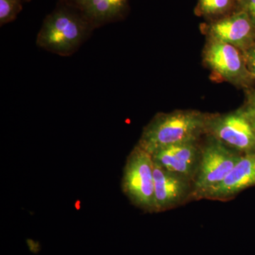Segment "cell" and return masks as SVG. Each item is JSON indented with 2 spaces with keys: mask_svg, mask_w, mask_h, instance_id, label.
<instances>
[{
  "mask_svg": "<svg viewBox=\"0 0 255 255\" xmlns=\"http://www.w3.org/2000/svg\"><path fill=\"white\" fill-rule=\"evenodd\" d=\"M209 119L193 110L157 114L144 128L137 145L152 155L169 146L196 142L208 130Z\"/></svg>",
  "mask_w": 255,
  "mask_h": 255,
  "instance_id": "obj_1",
  "label": "cell"
},
{
  "mask_svg": "<svg viewBox=\"0 0 255 255\" xmlns=\"http://www.w3.org/2000/svg\"><path fill=\"white\" fill-rule=\"evenodd\" d=\"M95 30L77 10L58 1L47 15L36 38L37 46L61 56L73 55Z\"/></svg>",
  "mask_w": 255,
  "mask_h": 255,
  "instance_id": "obj_2",
  "label": "cell"
},
{
  "mask_svg": "<svg viewBox=\"0 0 255 255\" xmlns=\"http://www.w3.org/2000/svg\"><path fill=\"white\" fill-rule=\"evenodd\" d=\"M122 189L134 205L150 212L155 211L153 159L139 145L128 157Z\"/></svg>",
  "mask_w": 255,
  "mask_h": 255,
  "instance_id": "obj_3",
  "label": "cell"
},
{
  "mask_svg": "<svg viewBox=\"0 0 255 255\" xmlns=\"http://www.w3.org/2000/svg\"><path fill=\"white\" fill-rule=\"evenodd\" d=\"M241 157L217 139L209 142L201 154L194 182V195L204 197L208 191L221 184Z\"/></svg>",
  "mask_w": 255,
  "mask_h": 255,
  "instance_id": "obj_4",
  "label": "cell"
},
{
  "mask_svg": "<svg viewBox=\"0 0 255 255\" xmlns=\"http://www.w3.org/2000/svg\"><path fill=\"white\" fill-rule=\"evenodd\" d=\"M208 130L229 147L247 153L255 152V132L245 111L210 118Z\"/></svg>",
  "mask_w": 255,
  "mask_h": 255,
  "instance_id": "obj_5",
  "label": "cell"
},
{
  "mask_svg": "<svg viewBox=\"0 0 255 255\" xmlns=\"http://www.w3.org/2000/svg\"><path fill=\"white\" fill-rule=\"evenodd\" d=\"M207 66L220 78L233 84L246 81L250 74L237 47L211 39L204 52Z\"/></svg>",
  "mask_w": 255,
  "mask_h": 255,
  "instance_id": "obj_6",
  "label": "cell"
},
{
  "mask_svg": "<svg viewBox=\"0 0 255 255\" xmlns=\"http://www.w3.org/2000/svg\"><path fill=\"white\" fill-rule=\"evenodd\" d=\"M203 29L211 39L244 48L254 36L255 27L243 10L203 25Z\"/></svg>",
  "mask_w": 255,
  "mask_h": 255,
  "instance_id": "obj_7",
  "label": "cell"
},
{
  "mask_svg": "<svg viewBox=\"0 0 255 255\" xmlns=\"http://www.w3.org/2000/svg\"><path fill=\"white\" fill-rule=\"evenodd\" d=\"M77 10L94 28L123 19L129 10V0H59Z\"/></svg>",
  "mask_w": 255,
  "mask_h": 255,
  "instance_id": "obj_8",
  "label": "cell"
},
{
  "mask_svg": "<svg viewBox=\"0 0 255 255\" xmlns=\"http://www.w3.org/2000/svg\"><path fill=\"white\" fill-rule=\"evenodd\" d=\"M155 211L172 207L184 199L187 191L185 177L167 170L153 161Z\"/></svg>",
  "mask_w": 255,
  "mask_h": 255,
  "instance_id": "obj_9",
  "label": "cell"
},
{
  "mask_svg": "<svg viewBox=\"0 0 255 255\" xmlns=\"http://www.w3.org/2000/svg\"><path fill=\"white\" fill-rule=\"evenodd\" d=\"M255 185V153L241 156L227 177L221 184L208 191L204 198L226 199L247 188Z\"/></svg>",
  "mask_w": 255,
  "mask_h": 255,
  "instance_id": "obj_10",
  "label": "cell"
},
{
  "mask_svg": "<svg viewBox=\"0 0 255 255\" xmlns=\"http://www.w3.org/2000/svg\"><path fill=\"white\" fill-rule=\"evenodd\" d=\"M157 162L167 170L187 177L194 169L197 157L196 142L169 146L152 155Z\"/></svg>",
  "mask_w": 255,
  "mask_h": 255,
  "instance_id": "obj_11",
  "label": "cell"
},
{
  "mask_svg": "<svg viewBox=\"0 0 255 255\" xmlns=\"http://www.w3.org/2000/svg\"><path fill=\"white\" fill-rule=\"evenodd\" d=\"M238 10V0H198L195 13L211 21L226 17Z\"/></svg>",
  "mask_w": 255,
  "mask_h": 255,
  "instance_id": "obj_12",
  "label": "cell"
},
{
  "mask_svg": "<svg viewBox=\"0 0 255 255\" xmlns=\"http://www.w3.org/2000/svg\"><path fill=\"white\" fill-rule=\"evenodd\" d=\"M26 0H0V25L14 21L22 10L23 3Z\"/></svg>",
  "mask_w": 255,
  "mask_h": 255,
  "instance_id": "obj_13",
  "label": "cell"
},
{
  "mask_svg": "<svg viewBox=\"0 0 255 255\" xmlns=\"http://www.w3.org/2000/svg\"><path fill=\"white\" fill-rule=\"evenodd\" d=\"M239 9L246 11L255 27V0H238Z\"/></svg>",
  "mask_w": 255,
  "mask_h": 255,
  "instance_id": "obj_14",
  "label": "cell"
},
{
  "mask_svg": "<svg viewBox=\"0 0 255 255\" xmlns=\"http://www.w3.org/2000/svg\"><path fill=\"white\" fill-rule=\"evenodd\" d=\"M245 55V59L248 63L250 73L255 77V47L248 49Z\"/></svg>",
  "mask_w": 255,
  "mask_h": 255,
  "instance_id": "obj_15",
  "label": "cell"
},
{
  "mask_svg": "<svg viewBox=\"0 0 255 255\" xmlns=\"http://www.w3.org/2000/svg\"><path fill=\"white\" fill-rule=\"evenodd\" d=\"M245 112L251 121L255 132V96H253L252 98L250 99L248 107Z\"/></svg>",
  "mask_w": 255,
  "mask_h": 255,
  "instance_id": "obj_16",
  "label": "cell"
},
{
  "mask_svg": "<svg viewBox=\"0 0 255 255\" xmlns=\"http://www.w3.org/2000/svg\"><path fill=\"white\" fill-rule=\"evenodd\" d=\"M28 246H29L30 250L33 253H37L39 251V245L38 243H34V242L31 241H27Z\"/></svg>",
  "mask_w": 255,
  "mask_h": 255,
  "instance_id": "obj_17",
  "label": "cell"
}]
</instances>
